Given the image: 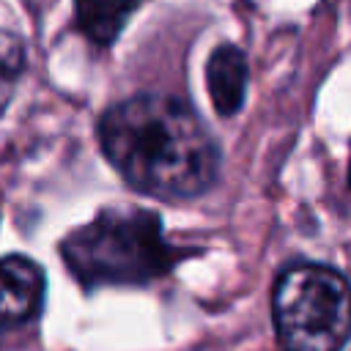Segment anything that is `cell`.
<instances>
[{
  "label": "cell",
  "mask_w": 351,
  "mask_h": 351,
  "mask_svg": "<svg viewBox=\"0 0 351 351\" xmlns=\"http://www.w3.org/2000/svg\"><path fill=\"white\" fill-rule=\"evenodd\" d=\"M99 143L132 189L159 200L197 197L219 173L214 137L178 96L140 93L112 104L99 121Z\"/></svg>",
  "instance_id": "1"
},
{
  "label": "cell",
  "mask_w": 351,
  "mask_h": 351,
  "mask_svg": "<svg viewBox=\"0 0 351 351\" xmlns=\"http://www.w3.org/2000/svg\"><path fill=\"white\" fill-rule=\"evenodd\" d=\"M60 258L71 277L93 291L145 285L167 274L181 255L165 239L159 214L140 206H110L60 241Z\"/></svg>",
  "instance_id": "2"
},
{
  "label": "cell",
  "mask_w": 351,
  "mask_h": 351,
  "mask_svg": "<svg viewBox=\"0 0 351 351\" xmlns=\"http://www.w3.org/2000/svg\"><path fill=\"white\" fill-rule=\"evenodd\" d=\"M282 351H343L351 337V285L321 263L288 266L271 291Z\"/></svg>",
  "instance_id": "3"
},
{
  "label": "cell",
  "mask_w": 351,
  "mask_h": 351,
  "mask_svg": "<svg viewBox=\"0 0 351 351\" xmlns=\"http://www.w3.org/2000/svg\"><path fill=\"white\" fill-rule=\"evenodd\" d=\"M47 293L44 269L25 255L0 258V332H14L41 315Z\"/></svg>",
  "instance_id": "4"
},
{
  "label": "cell",
  "mask_w": 351,
  "mask_h": 351,
  "mask_svg": "<svg viewBox=\"0 0 351 351\" xmlns=\"http://www.w3.org/2000/svg\"><path fill=\"white\" fill-rule=\"evenodd\" d=\"M247 80H250V66L239 47L219 44L208 55L206 85H208L211 104L219 115H236L241 110L247 96Z\"/></svg>",
  "instance_id": "5"
},
{
  "label": "cell",
  "mask_w": 351,
  "mask_h": 351,
  "mask_svg": "<svg viewBox=\"0 0 351 351\" xmlns=\"http://www.w3.org/2000/svg\"><path fill=\"white\" fill-rule=\"evenodd\" d=\"M143 0H74L77 25L93 44H112Z\"/></svg>",
  "instance_id": "6"
},
{
  "label": "cell",
  "mask_w": 351,
  "mask_h": 351,
  "mask_svg": "<svg viewBox=\"0 0 351 351\" xmlns=\"http://www.w3.org/2000/svg\"><path fill=\"white\" fill-rule=\"evenodd\" d=\"M22 69H25V47H22V41L14 33L0 30V112L8 107Z\"/></svg>",
  "instance_id": "7"
},
{
  "label": "cell",
  "mask_w": 351,
  "mask_h": 351,
  "mask_svg": "<svg viewBox=\"0 0 351 351\" xmlns=\"http://www.w3.org/2000/svg\"><path fill=\"white\" fill-rule=\"evenodd\" d=\"M348 181H351V165H348Z\"/></svg>",
  "instance_id": "8"
}]
</instances>
